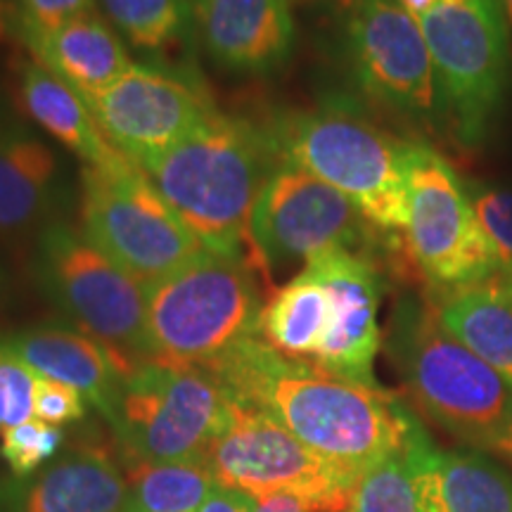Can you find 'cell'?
<instances>
[{
  "label": "cell",
  "mask_w": 512,
  "mask_h": 512,
  "mask_svg": "<svg viewBox=\"0 0 512 512\" xmlns=\"http://www.w3.org/2000/svg\"><path fill=\"white\" fill-rule=\"evenodd\" d=\"M204 370L226 387L230 399L268 413L316 456L354 479L406 451L422 425L384 387L294 361L268 347L264 337L242 342Z\"/></svg>",
  "instance_id": "cell-1"
},
{
  "label": "cell",
  "mask_w": 512,
  "mask_h": 512,
  "mask_svg": "<svg viewBox=\"0 0 512 512\" xmlns=\"http://www.w3.org/2000/svg\"><path fill=\"white\" fill-rule=\"evenodd\" d=\"M278 162L266 124L216 110L143 171L204 249L249 259L254 204Z\"/></svg>",
  "instance_id": "cell-2"
},
{
  "label": "cell",
  "mask_w": 512,
  "mask_h": 512,
  "mask_svg": "<svg viewBox=\"0 0 512 512\" xmlns=\"http://www.w3.org/2000/svg\"><path fill=\"white\" fill-rule=\"evenodd\" d=\"M387 354L415 408L446 434L484 451L508 430L512 389L439 323L430 297L396 302Z\"/></svg>",
  "instance_id": "cell-3"
},
{
  "label": "cell",
  "mask_w": 512,
  "mask_h": 512,
  "mask_svg": "<svg viewBox=\"0 0 512 512\" xmlns=\"http://www.w3.org/2000/svg\"><path fill=\"white\" fill-rule=\"evenodd\" d=\"M266 126L280 162L342 192L382 233L406 230V140L394 138L342 98L280 114Z\"/></svg>",
  "instance_id": "cell-4"
},
{
  "label": "cell",
  "mask_w": 512,
  "mask_h": 512,
  "mask_svg": "<svg viewBox=\"0 0 512 512\" xmlns=\"http://www.w3.org/2000/svg\"><path fill=\"white\" fill-rule=\"evenodd\" d=\"M245 256L202 249L145 287L152 361L207 368L261 337L266 299Z\"/></svg>",
  "instance_id": "cell-5"
},
{
  "label": "cell",
  "mask_w": 512,
  "mask_h": 512,
  "mask_svg": "<svg viewBox=\"0 0 512 512\" xmlns=\"http://www.w3.org/2000/svg\"><path fill=\"white\" fill-rule=\"evenodd\" d=\"M36 280L76 330L105 344L128 373L152 361L145 285L110 259L81 228L60 221L36 235Z\"/></svg>",
  "instance_id": "cell-6"
},
{
  "label": "cell",
  "mask_w": 512,
  "mask_h": 512,
  "mask_svg": "<svg viewBox=\"0 0 512 512\" xmlns=\"http://www.w3.org/2000/svg\"><path fill=\"white\" fill-rule=\"evenodd\" d=\"M425 36L448 119L463 145L482 143L510 76L503 0H396Z\"/></svg>",
  "instance_id": "cell-7"
},
{
  "label": "cell",
  "mask_w": 512,
  "mask_h": 512,
  "mask_svg": "<svg viewBox=\"0 0 512 512\" xmlns=\"http://www.w3.org/2000/svg\"><path fill=\"white\" fill-rule=\"evenodd\" d=\"M230 411L233 399L209 370L145 361L126 375L110 427L124 460L181 463L207 456Z\"/></svg>",
  "instance_id": "cell-8"
},
{
  "label": "cell",
  "mask_w": 512,
  "mask_h": 512,
  "mask_svg": "<svg viewBox=\"0 0 512 512\" xmlns=\"http://www.w3.org/2000/svg\"><path fill=\"white\" fill-rule=\"evenodd\" d=\"M81 230L145 287L204 249L150 176L128 159L107 169L83 166Z\"/></svg>",
  "instance_id": "cell-9"
},
{
  "label": "cell",
  "mask_w": 512,
  "mask_h": 512,
  "mask_svg": "<svg viewBox=\"0 0 512 512\" xmlns=\"http://www.w3.org/2000/svg\"><path fill=\"white\" fill-rule=\"evenodd\" d=\"M380 233L342 192L287 162L275 164L249 221L254 264L264 275L332 249L370 256Z\"/></svg>",
  "instance_id": "cell-10"
},
{
  "label": "cell",
  "mask_w": 512,
  "mask_h": 512,
  "mask_svg": "<svg viewBox=\"0 0 512 512\" xmlns=\"http://www.w3.org/2000/svg\"><path fill=\"white\" fill-rule=\"evenodd\" d=\"M342 43L351 74L370 100L418 124H451L425 36L396 0H347Z\"/></svg>",
  "instance_id": "cell-11"
},
{
  "label": "cell",
  "mask_w": 512,
  "mask_h": 512,
  "mask_svg": "<svg viewBox=\"0 0 512 512\" xmlns=\"http://www.w3.org/2000/svg\"><path fill=\"white\" fill-rule=\"evenodd\" d=\"M408 223L413 261L434 290H453L496 278L467 183L448 159L422 140H406Z\"/></svg>",
  "instance_id": "cell-12"
},
{
  "label": "cell",
  "mask_w": 512,
  "mask_h": 512,
  "mask_svg": "<svg viewBox=\"0 0 512 512\" xmlns=\"http://www.w3.org/2000/svg\"><path fill=\"white\" fill-rule=\"evenodd\" d=\"M216 484L259 498L290 494L311 512H347L356 479L316 456L259 408L233 401L230 420L207 451Z\"/></svg>",
  "instance_id": "cell-13"
},
{
  "label": "cell",
  "mask_w": 512,
  "mask_h": 512,
  "mask_svg": "<svg viewBox=\"0 0 512 512\" xmlns=\"http://www.w3.org/2000/svg\"><path fill=\"white\" fill-rule=\"evenodd\" d=\"M83 100L102 136L140 169L216 112L200 74L166 60L133 62L117 81Z\"/></svg>",
  "instance_id": "cell-14"
},
{
  "label": "cell",
  "mask_w": 512,
  "mask_h": 512,
  "mask_svg": "<svg viewBox=\"0 0 512 512\" xmlns=\"http://www.w3.org/2000/svg\"><path fill=\"white\" fill-rule=\"evenodd\" d=\"M332 297V323L313 366L344 380L380 387L375 358L382 349L380 304L384 280L373 256L332 249L306 261Z\"/></svg>",
  "instance_id": "cell-15"
},
{
  "label": "cell",
  "mask_w": 512,
  "mask_h": 512,
  "mask_svg": "<svg viewBox=\"0 0 512 512\" xmlns=\"http://www.w3.org/2000/svg\"><path fill=\"white\" fill-rule=\"evenodd\" d=\"M74 188L60 152L12 114H0V240L64 221Z\"/></svg>",
  "instance_id": "cell-16"
},
{
  "label": "cell",
  "mask_w": 512,
  "mask_h": 512,
  "mask_svg": "<svg viewBox=\"0 0 512 512\" xmlns=\"http://www.w3.org/2000/svg\"><path fill=\"white\" fill-rule=\"evenodd\" d=\"M197 41L226 72L266 76L292 57L290 0H195Z\"/></svg>",
  "instance_id": "cell-17"
},
{
  "label": "cell",
  "mask_w": 512,
  "mask_h": 512,
  "mask_svg": "<svg viewBox=\"0 0 512 512\" xmlns=\"http://www.w3.org/2000/svg\"><path fill=\"white\" fill-rule=\"evenodd\" d=\"M128 484L105 448L81 444L27 477L0 479V512H124Z\"/></svg>",
  "instance_id": "cell-18"
},
{
  "label": "cell",
  "mask_w": 512,
  "mask_h": 512,
  "mask_svg": "<svg viewBox=\"0 0 512 512\" xmlns=\"http://www.w3.org/2000/svg\"><path fill=\"white\" fill-rule=\"evenodd\" d=\"M406 458L422 512H512V475L479 448H439L420 425Z\"/></svg>",
  "instance_id": "cell-19"
},
{
  "label": "cell",
  "mask_w": 512,
  "mask_h": 512,
  "mask_svg": "<svg viewBox=\"0 0 512 512\" xmlns=\"http://www.w3.org/2000/svg\"><path fill=\"white\" fill-rule=\"evenodd\" d=\"M0 339L38 377L74 387L110 422L128 370L105 344L74 325L53 323L8 332Z\"/></svg>",
  "instance_id": "cell-20"
},
{
  "label": "cell",
  "mask_w": 512,
  "mask_h": 512,
  "mask_svg": "<svg viewBox=\"0 0 512 512\" xmlns=\"http://www.w3.org/2000/svg\"><path fill=\"white\" fill-rule=\"evenodd\" d=\"M10 27L34 55V62L74 88L81 98L100 93L133 64L124 38L98 12L55 29H36L10 17Z\"/></svg>",
  "instance_id": "cell-21"
},
{
  "label": "cell",
  "mask_w": 512,
  "mask_h": 512,
  "mask_svg": "<svg viewBox=\"0 0 512 512\" xmlns=\"http://www.w3.org/2000/svg\"><path fill=\"white\" fill-rule=\"evenodd\" d=\"M430 302L439 323L512 389V294L501 275L453 290H434Z\"/></svg>",
  "instance_id": "cell-22"
},
{
  "label": "cell",
  "mask_w": 512,
  "mask_h": 512,
  "mask_svg": "<svg viewBox=\"0 0 512 512\" xmlns=\"http://www.w3.org/2000/svg\"><path fill=\"white\" fill-rule=\"evenodd\" d=\"M19 95L31 119L64 150L76 155L86 166H117L124 155L102 136L86 100L74 88L43 69L38 62H24L19 72Z\"/></svg>",
  "instance_id": "cell-23"
},
{
  "label": "cell",
  "mask_w": 512,
  "mask_h": 512,
  "mask_svg": "<svg viewBox=\"0 0 512 512\" xmlns=\"http://www.w3.org/2000/svg\"><path fill=\"white\" fill-rule=\"evenodd\" d=\"M332 323V297L323 280L304 266L273 292L261 313V337L294 361H313Z\"/></svg>",
  "instance_id": "cell-24"
},
{
  "label": "cell",
  "mask_w": 512,
  "mask_h": 512,
  "mask_svg": "<svg viewBox=\"0 0 512 512\" xmlns=\"http://www.w3.org/2000/svg\"><path fill=\"white\" fill-rule=\"evenodd\" d=\"M126 484L124 512H197L216 479L207 458L181 463L126 458Z\"/></svg>",
  "instance_id": "cell-25"
},
{
  "label": "cell",
  "mask_w": 512,
  "mask_h": 512,
  "mask_svg": "<svg viewBox=\"0 0 512 512\" xmlns=\"http://www.w3.org/2000/svg\"><path fill=\"white\" fill-rule=\"evenodd\" d=\"M110 24L131 48L164 60L166 53L192 48L197 38L195 0H102Z\"/></svg>",
  "instance_id": "cell-26"
},
{
  "label": "cell",
  "mask_w": 512,
  "mask_h": 512,
  "mask_svg": "<svg viewBox=\"0 0 512 512\" xmlns=\"http://www.w3.org/2000/svg\"><path fill=\"white\" fill-rule=\"evenodd\" d=\"M347 512H422L406 451L382 460L356 479Z\"/></svg>",
  "instance_id": "cell-27"
},
{
  "label": "cell",
  "mask_w": 512,
  "mask_h": 512,
  "mask_svg": "<svg viewBox=\"0 0 512 512\" xmlns=\"http://www.w3.org/2000/svg\"><path fill=\"white\" fill-rule=\"evenodd\" d=\"M467 190L498 275L512 278V185L467 183Z\"/></svg>",
  "instance_id": "cell-28"
},
{
  "label": "cell",
  "mask_w": 512,
  "mask_h": 512,
  "mask_svg": "<svg viewBox=\"0 0 512 512\" xmlns=\"http://www.w3.org/2000/svg\"><path fill=\"white\" fill-rule=\"evenodd\" d=\"M67 444L62 427L31 418L0 434V456L15 477H27L60 456Z\"/></svg>",
  "instance_id": "cell-29"
},
{
  "label": "cell",
  "mask_w": 512,
  "mask_h": 512,
  "mask_svg": "<svg viewBox=\"0 0 512 512\" xmlns=\"http://www.w3.org/2000/svg\"><path fill=\"white\" fill-rule=\"evenodd\" d=\"M38 375L0 339V434L34 418Z\"/></svg>",
  "instance_id": "cell-30"
},
{
  "label": "cell",
  "mask_w": 512,
  "mask_h": 512,
  "mask_svg": "<svg viewBox=\"0 0 512 512\" xmlns=\"http://www.w3.org/2000/svg\"><path fill=\"white\" fill-rule=\"evenodd\" d=\"M34 418L48 422V425H72L86 418V396L76 392L69 384L38 377Z\"/></svg>",
  "instance_id": "cell-31"
},
{
  "label": "cell",
  "mask_w": 512,
  "mask_h": 512,
  "mask_svg": "<svg viewBox=\"0 0 512 512\" xmlns=\"http://www.w3.org/2000/svg\"><path fill=\"white\" fill-rule=\"evenodd\" d=\"M98 0H17L12 19L36 29H55L74 19L93 15Z\"/></svg>",
  "instance_id": "cell-32"
},
{
  "label": "cell",
  "mask_w": 512,
  "mask_h": 512,
  "mask_svg": "<svg viewBox=\"0 0 512 512\" xmlns=\"http://www.w3.org/2000/svg\"><path fill=\"white\" fill-rule=\"evenodd\" d=\"M254 505L256 498L245 494V491H235L228 489V486L216 484L197 512H254Z\"/></svg>",
  "instance_id": "cell-33"
},
{
  "label": "cell",
  "mask_w": 512,
  "mask_h": 512,
  "mask_svg": "<svg viewBox=\"0 0 512 512\" xmlns=\"http://www.w3.org/2000/svg\"><path fill=\"white\" fill-rule=\"evenodd\" d=\"M254 512H311V508L297 496L268 494L256 498Z\"/></svg>",
  "instance_id": "cell-34"
},
{
  "label": "cell",
  "mask_w": 512,
  "mask_h": 512,
  "mask_svg": "<svg viewBox=\"0 0 512 512\" xmlns=\"http://www.w3.org/2000/svg\"><path fill=\"white\" fill-rule=\"evenodd\" d=\"M494 451L503 453L505 458L512 460V422L508 425V430H505L501 437H498V441L494 444Z\"/></svg>",
  "instance_id": "cell-35"
},
{
  "label": "cell",
  "mask_w": 512,
  "mask_h": 512,
  "mask_svg": "<svg viewBox=\"0 0 512 512\" xmlns=\"http://www.w3.org/2000/svg\"><path fill=\"white\" fill-rule=\"evenodd\" d=\"M503 10H505V19H508V27L512 31V0H503Z\"/></svg>",
  "instance_id": "cell-36"
},
{
  "label": "cell",
  "mask_w": 512,
  "mask_h": 512,
  "mask_svg": "<svg viewBox=\"0 0 512 512\" xmlns=\"http://www.w3.org/2000/svg\"><path fill=\"white\" fill-rule=\"evenodd\" d=\"M503 283H505V287H508V292L512 294V278H503Z\"/></svg>",
  "instance_id": "cell-37"
},
{
  "label": "cell",
  "mask_w": 512,
  "mask_h": 512,
  "mask_svg": "<svg viewBox=\"0 0 512 512\" xmlns=\"http://www.w3.org/2000/svg\"><path fill=\"white\" fill-rule=\"evenodd\" d=\"M3 287H5V278H3V273H0V297H3Z\"/></svg>",
  "instance_id": "cell-38"
},
{
  "label": "cell",
  "mask_w": 512,
  "mask_h": 512,
  "mask_svg": "<svg viewBox=\"0 0 512 512\" xmlns=\"http://www.w3.org/2000/svg\"><path fill=\"white\" fill-rule=\"evenodd\" d=\"M3 112H5V107H3V105H0V114H3Z\"/></svg>",
  "instance_id": "cell-39"
},
{
  "label": "cell",
  "mask_w": 512,
  "mask_h": 512,
  "mask_svg": "<svg viewBox=\"0 0 512 512\" xmlns=\"http://www.w3.org/2000/svg\"><path fill=\"white\" fill-rule=\"evenodd\" d=\"M0 17H3V12H0Z\"/></svg>",
  "instance_id": "cell-40"
}]
</instances>
